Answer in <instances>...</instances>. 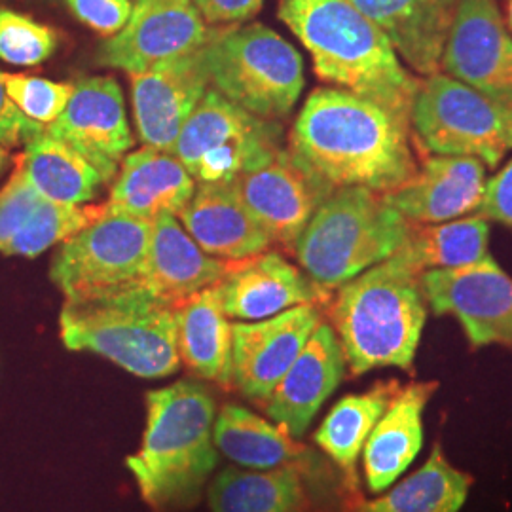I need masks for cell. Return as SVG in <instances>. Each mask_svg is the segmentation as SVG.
<instances>
[{
  "label": "cell",
  "instance_id": "cell-1",
  "mask_svg": "<svg viewBox=\"0 0 512 512\" xmlns=\"http://www.w3.org/2000/svg\"><path fill=\"white\" fill-rule=\"evenodd\" d=\"M289 148L334 188L389 192L418 171L410 124L342 88L310 93L291 129Z\"/></svg>",
  "mask_w": 512,
  "mask_h": 512
},
{
  "label": "cell",
  "instance_id": "cell-2",
  "mask_svg": "<svg viewBox=\"0 0 512 512\" xmlns=\"http://www.w3.org/2000/svg\"><path fill=\"white\" fill-rule=\"evenodd\" d=\"M279 19L310 52L323 82L410 124L420 78L404 69L382 29L351 0H279Z\"/></svg>",
  "mask_w": 512,
  "mask_h": 512
},
{
  "label": "cell",
  "instance_id": "cell-3",
  "mask_svg": "<svg viewBox=\"0 0 512 512\" xmlns=\"http://www.w3.org/2000/svg\"><path fill=\"white\" fill-rule=\"evenodd\" d=\"M215 418V399L198 382L181 380L148 393L143 442L126 459L148 507L171 511L198 501L219 463Z\"/></svg>",
  "mask_w": 512,
  "mask_h": 512
},
{
  "label": "cell",
  "instance_id": "cell-4",
  "mask_svg": "<svg viewBox=\"0 0 512 512\" xmlns=\"http://www.w3.org/2000/svg\"><path fill=\"white\" fill-rule=\"evenodd\" d=\"M429 313L423 272L391 256L329 300V323L353 376L376 368L410 370Z\"/></svg>",
  "mask_w": 512,
  "mask_h": 512
},
{
  "label": "cell",
  "instance_id": "cell-5",
  "mask_svg": "<svg viewBox=\"0 0 512 512\" xmlns=\"http://www.w3.org/2000/svg\"><path fill=\"white\" fill-rule=\"evenodd\" d=\"M59 334L65 348L105 357L137 378L158 380L181 368L175 306L139 285L65 298Z\"/></svg>",
  "mask_w": 512,
  "mask_h": 512
},
{
  "label": "cell",
  "instance_id": "cell-6",
  "mask_svg": "<svg viewBox=\"0 0 512 512\" xmlns=\"http://www.w3.org/2000/svg\"><path fill=\"white\" fill-rule=\"evenodd\" d=\"M406 230L408 220L384 192L342 186L315 211L294 243V256L319 287L332 293L395 255Z\"/></svg>",
  "mask_w": 512,
  "mask_h": 512
},
{
  "label": "cell",
  "instance_id": "cell-7",
  "mask_svg": "<svg viewBox=\"0 0 512 512\" xmlns=\"http://www.w3.org/2000/svg\"><path fill=\"white\" fill-rule=\"evenodd\" d=\"M209 84L264 120L293 112L304 90V63L291 42L260 23L217 29L205 44Z\"/></svg>",
  "mask_w": 512,
  "mask_h": 512
},
{
  "label": "cell",
  "instance_id": "cell-8",
  "mask_svg": "<svg viewBox=\"0 0 512 512\" xmlns=\"http://www.w3.org/2000/svg\"><path fill=\"white\" fill-rule=\"evenodd\" d=\"M410 128L427 152L475 158L492 169L512 150V109L444 73L420 80Z\"/></svg>",
  "mask_w": 512,
  "mask_h": 512
},
{
  "label": "cell",
  "instance_id": "cell-9",
  "mask_svg": "<svg viewBox=\"0 0 512 512\" xmlns=\"http://www.w3.org/2000/svg\"><path fill=\"white\" fill-rule=\"evenodd\" d=\"M283 128L209 88L186 120L173 154L198 184H228L268 162L281 147Z\"/></svg>",
  "mask_w": 512,
  "mask_h": 512
},
{
  "label": "cell",
  "instance_id": "cell-10",
  "mask_svg": "<svg viewBox=\"0 0 512 512\" xmlns=\"http://www.w3.org/2000/svg\"><path fill=\"white\" fill-rule=\"evenodd\" d=\"M152 236V220L105 215L59 243L50 277L65 298L137 285Z\"/></svg>",
  "mask_w": 512,
  "mask_h": 512
},
{
  "label": "cell",
  "instance_id": "cell-11",
  "mask_svg": "<svg viewBox=\"0 0 512 512\" xmlns=\"http://www.w3.org/2000/svg\"><path fill=\"white\" fill-rule=\"evenodd\" d=\"M274 243L293 249L315 211L336 190L291 148L228 183Z\"/></svg>",
  "mask_w": 512,
  "mask_h": 512
},
{
  "label": "cell",
  "instance_id": "cell-12",
  "mask_svg": "<svg viewBox=\"0 0 512 512\" xmlns=\"http://www.w3.org/2000/svg\"><path fill=\"white\" fill-rule=\"evenodd\" d=\"M429 310L458 321L473 349L512 351V277L490 258L456 270L423 272Z\"/></svg>",
  "mask_w": 512,
  "mask_h": 512
},
{
  "label": "cell",
  "instance_id": "cell-13",
  "mask_svg": "<svg viewBox=\"0 0 512 512\" xmlns=\"http://www.w3.org/2000/svg\"><path fill=\"white\" fill-rule=\"evenodd\" d=\"M215 31L205 25L192 0H135L124 29L99 46L97 61L128 74L141 73L200 50Z\"/></svg>",
  "mask_w": 512,
  "mask_h": 512
},
{
  "label": "cell",
  "instance_id": "cell-14",
  "mask_svg": "<svg viewBox=\"0 0 512 512\" xmlns=\"http://www.w3.org/2000/svg\"><path fill=\"white\" fill-rule=\"evenodd\" d=\"M440 69L512 109V38L497 0H458Z\"/></svg>",
  "mask_w": 512,
  "mask_h": 512
},
{
  "label": "cell",
  "instance_id": "cell-15",
  "mask_svg": "<svg viewBox=\"0 0 512 512\" xmlns=\"http://www.w3.org/2000/svg\"><path fill=\"white\" fill-rule=\"evenodd\" d=\"M319 304H304L260 321L232 323V387L262 404L323 323Z\"/></svg>",
  "mask_w": 512,
  "mask_h": 512
},
{
  "label": "cell",
  "instance_id": "cell-16",
  "mask_svg": "<svg viewBox=\"0 0 512 512\" xmlns=\"http://www.w3.org/2000/svg\"><path fill=\"white\" fill-rule=\"evenodd\" d=\"M129 78L135 124L143 145L173 154L186 120L211 86L205 46L147 71L131 73Z\"/></svg>",
  "mask_w": 512,
  "mask_h": 512
},
{
  "label": "cell",
  "instance_id": "cell-17",
  "mask_svg": "<svg viewBox=\"0 0 512 512\" xmlns=\"http://www.w3.org/2000/svg\"><path fill=\"white\" fill-rule=\"evenodd\" d=\"M46 131L80 150L109 183L133 145L124 93L110 76L76 82L67 109Z\"/></svg>",
  "mask_w": 512,
  "mask_h": 512
},
{
  "label": "cell",
  "instance_id": "cell-18",
  "mask_svg": "<svg viewBox=\"0 0 512 512\" xmlns=\"http://www.w3.org/2000/svg\"><path fill=\"white\" fill-rule=\"evenodd\" d=\"M217 287L224 313L234 321H260L296 306H321L330 300V291L274 251L232 260Z\"/></svg>",
  "mask_w": 512,
  "mask_h": 512
},
{
  "label": "cell",
  "instance_id": "cell-19",
  "mask_svg": "<svg viewBox=\"0 0 512 512\" xmlns=\"http://www.w3.org/2000/svg\"><path fill=\"white\" fill-rule=\"evenodd\" d=\"M346 368L342 344L330 323L323 321L260 406L268 420L293 439H300L321 406L344 382Z\"/></svg>",
  "mask_w": 512,
  "mask_h": 512
},
{
  "label": "cell",
  "instance_id": "cell-20",
  "mask_svg": "<svg viewBox=\"0 0 512 512\" xmlns=\"http://www.w3.org/2000/svg\"><path fill=\"white\" fill-rule=\"evenodd\" d=\"M213 439L220 456L243 469H296L310 480L313 488H334L336 476L325 459L287 435L274 421L249 408L238 404L222 406L215 418Z\"/></svg>",
  "mask_w": 512,
  "mask_h": 512
},
{
  "label": "cell",
  "instance_id": "cell-21",
  "mask_svg": "<svg viewBox=\"0 0 512 512\" xmlns=\"http://www.w3.org/2000/svg\"><path fill=\"white\" fill-rule=\"evenodd\" d=\"M486 188V165L475 158L431 156L416 175L384 192L412 224H439L475 215Z\"/></svg>",
  "mask_w": 512,
  "mask_h": 512
},
{
  "label": "cell",
  "instance_id": "cell-22",
  "mask_svg": "<svg viewBox=\"0 0 512 512\" xmlns=\"http://www.w3.org/2000/svg\"><path fill=\"white\" fill-rule=\"evenodd\" d=\"M196 186L175 154L143 147L124 156L109 200L103 205L107 215L143 220L158 219L165 213L177 217L194 196Z\"/></svg>",
  "mask_w": 512,
  "mask_h": 512
},
{
  "label": "cell",
  "instance_id": "cell-23",
  "mask_svg": "<svg viewBox=\"0 0 512 512\" xmlns=\"http://www.w3.org/2000/svg\"><path fill=\"white\" fill-rule=\"evenodd\" d=\"M232 260L207 255L175 215L152 220V236L139 287L169 304L217 285Z\"/></svg>",
  "mask_w": 512,
  "mask_h": 512
},
{
  "label": "cell",
  "instance_id": "cell-24",
  "mask_svg": "<svg viewBox=\"0 0 512 512\" xmlns=\"http://www.w3.org/2000/svg\"><path fill=\"white\" fill-rule=\"evenodd\" d=\"M439 382L403 384L378 420L363 448L366 488L380 494L393 486L416 461L423 446V414Z\"/></svg>",
  "mask_w": 512,
  "mask_h": 512
},
{
  "label": "cell",
  "instance_id": "cell-25",
  "mask_svg": "<svg viewBox=\"0 0 512 512\" xmlns=\"http://www.w3.org/2000/svg\"><path fill=\"white\" fill-rule=\"evenodd\" d=\"M384 33L412 71L439 73L458 0H351Z\"/></svg>",
  "mask_w": 512,
  "mask_h": 512
},
{
  "label": "cell",
  "instance_id": "cell-26",
  "mask_svg": "<svg viewBox=\"0 0 512 512\" xmlns=\"http://www.w3.org/2000/svg\"><path fill=\"white\" fill-rule=\"evenodd\" d=\"M177 219L202 251L222 260H243L274 243L228 184H198Z\"/></svg>",
  "mask_w": 512,
  "mask_h": 512
},
{
  "label": "cell",
  "instance_id": "cell-27",
  "mask_svg": "<svg viewBox=\"0 0 512 512\" xmlns=\"http://www.w3.org/2000/svg\"><path fill=\"white\" fill-rule=\"evenodd\" d=\"M181 363L207 382L232 387V323L219 287H207L175 304Z\"/></svg>",
  "mask_w": 512,
  "mask_h": 512
},
{
  "label": "cell",
  "instance_id": "cell-28",
  "mask_svg": "<svg viewBox=\"0 0 512 512\" xmlns=\"http://www.w3.org/2000/svg\"><path fill=\"white\" fill-rule=\"evenodd\" d=\"M471 486L473 476L454 467L437 442L420 469L389 486L387 494L374 499L349 495L338 512H459Z\"/></svg>",
  "mask_w": 512,
  "mask_h": 512
},
{
  "label": "cell",
  "instance_id": "cell-29",
  "mask_svg": "<svg viewBox=\"0 0 512 512\" xmlns=\"http://www.w3.org/2000/svg\"><path fill=\"white\" fill-rule=\"evenodd\" d=\"M401 387L399 380H385L372 385L365 393L342 397L313 435L321 452L342 471L349 494H357V461L363 454L366 439Z\"/></svg>",
  "mask_w": 512,
  "mask_h": 512
},
{
  "label": "cell",
  "instance_id": "cell-30",
  "mask_svg": "<svg viewBox=\"0 0 512 512\" xmlns=\"http://www.w3.org/2000/svg\"><path fill=\"white\" fill-rule=\"evenodd\" d=\"M18 160L27 179L50 202L84 205L93 202L99 190L109 184L80 150L57 139L46 128L25 143Z\"/></svg>",
  "mask_w": 512,
  "mask_h": 512
},
{
  "label": "cell",
  "instance_id": "cell-31",
  "mask_svg": "<svg viewBox=\"0 0 512 512\" xmlns=\"http://www.w3.org/2000/svg\"><path fill=\"white\" fill-rule=\"evenodd\" d=\"M310 480L296 469L226 467L209 486L211 512H306Z\"/></svg>",
  "mask_w": 512,
  "mask_h": 512
},
{
  "label": "cell",
  "instance_id": "cell-32",
  "mask_svg": "<svg viewBox=\"0 0 512 512\" xmlns=\"http://www.w3.org/2000/svg\"><path fill=\"white\" fill-rule=\"evenodd\" d=\"M399 256L420 272L456 270L486 262L490 255V222L478 215L448 220L439 224H412Z\"/></svg>",
  "mask_w": 512,
  "mask_h": 512
},
{
  "label": "cell",
  "instance_id": "cell-33",
  "mask_svg": "<svg viewBox=\"0 0 512 512\" xmlns=\"http://www.w3.org/2000/svg\"><path fill=\"white\" fill-rule=\"evenodd\" d=\"M57 33L37 19L0 6V59L16 67H35L57 50Z\"/></svg>",
  "mask_w": 512,
  "mask_h": 512
},
{
  "label": "cell",
  "instance_id": "cell-34",
  "mask_svg": "<svg viewBox=\"0 0 512 512\" xmlns=\"http://www.w3.org/2000/svg\"><path fill=\"white\" fill-rule=\"evenodd\" d=\"M2 80L8 97L21 114L44 128L63 114L74 93L71 82H54L29 74L2 73Z\"/></svg>",
  "mask_w": 512,
  "mask_h": 512
},
{
  "label": "cell",
  "instance_id": "cell-35",
  "mask_svg": "<svg viewBox=\"0 0 512 512\" xmlns=\"http://www.w3.org/2000/svg\"><path fill=\"white\" fill-rule=\"evenodd\" d=\"M46 198L27 179L23 165L16 158L8 183L0 190V253L8 255L44 205Z\"/></svg>",
  "mask_w": 512,
  "mask_h": 512
},
{
  "label": "cell",
  "instance_id": "cell-36",
  "mask_svg": "<svg viewBox=\"0 0 512 512\" xmlns=\"http://www.w3.org/2000/svg\"><path fill=\"white\" fill-rule=\"evenodd\" d=\"M76 18L103 37H114L128 23L131 0H65Z\"/></svg>",
  "mask_w": 512,
  "mask_h": 512
},
{
  "label": "cell",
  "instance_id": "cell-37",
  "mask_svg": "<svg viewBox=\"0 0 512 512\" xmlns=\"http://www.w3.org/2000/svg\"><path fill=\"white\" fill-rule=\"evenodd\" d=\"M475 215L512 228V160L494 179L486 181L484 196Z\"/></svg>",
  "mask_w": 512,
  "mask_h": 512
},
{
  "label": "cell",
  "instance_id": "cell-38",
  "mask_svg": "<svg viewBox=\"0 0 512 512\" xmlns=\"http://www.w3.org/2000/svg\"><path fill=\"white\" fill-rule=\"evenodd\" d=\"M44 126L29 120L8 97L0 73V147H18L29 143Z\"/></svg>",
  "mask_w": 512,
  "mask_h": 512
},
{
  "label": "cell",
  "instance_id": "cell-39",
  "mask_svg": "<svg viewBox=\"0 0 512 512\" xmlns=\"http://www.w3.org/2000/svg\"><path fill=\"white\" fill-rule=\"evenodd\" d=\"M209 23H238L253 18L262 0H192Z\"/></svg>",
  "mask_w": 512,
  "mask_h": 512
},
{
  "label": "cell",
  "instance_id": "cell-40",
  "mask_svg": "<svg viewBox=\"0 0 512 512\" xmlns=\"http://www.w3.org/2000/svg\"><path fill=\"white\" fill-rule=\"evenodd\" d=\"M10 162H12V158H10L8 148L0 147V175L6 171V167L10 165Z\"/></svg>",
  "mask_w": 512,
  "mask_h": 512
},
{
  "label": "cell",
  "instance_id": "cell-41",
  "mask_svg": "<svg viewBox=\"0 0 512 512\" xmlns=\"http://www.w3.org/2000/svg\"><path fill=\"white\" fill-rule=\"evenodd\" d=\"M509 23H511L512 27V0H509Z\"/></svg>",
  "mask_w": 512,
  "mask_h": 512
}]
</instances>
